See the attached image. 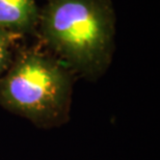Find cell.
Instances as JSON below:
<instances>
[{"mask_svg": "<svg viewBox=\"0 0 160 160\" xmlns=\"http://www.w3.org/2000/svg\"><path fill=\"white\" fill-rule=\"evenodd\" d=\"M19 37L0 28V79L14 59L15 42Z\"/></svg>", "mask_w": 160, "mask_h": 160, "instance_id": "4", "label": "cell"}, {"mask_svg": "<svg viewBox=\"0 0 160 160\" xmlns=\"http://www.w3.org/2000/svg\"><path fill=\"white\" fill-rule=\"evenodd\" d=\"M73 73L40 47L16 54L0 79V106L41 129H52L70 120Z\"/></svg>", "mask_w": 160, "mask_h": 160, "instance_id": "2", "label": "cell"}, {"mask_svg": "<svg viewBox=\"0 0 160 160\" xmlns=\"http://www.w3.org/2000/svg\"><path fill=\"white\" fill-rule=\"evenodd\" d=\"M38 29L49 52L72 73L97 80L107 71L116 34L109 0H47Z\"/></svg>", "mask_w": 160, "mask_h": 160, "instance_id": "1", "label": "cell"}, {"mask_svg": "<svg viewBox=\"0 0 160 160\" xmlns=\"http://www.w3.org/2000/svg\"><path fill=\"white\" fill-rule=\"evenodd\" d=\"M38 0H0V28L17 37L38 30Z\"/></svg>", "mask_w": 160, "mask_h": 160, "instance_id": "3", "label": "cell"}]
</instances>
